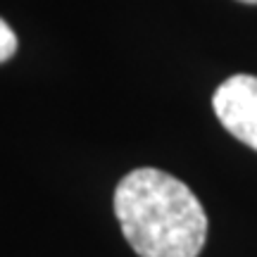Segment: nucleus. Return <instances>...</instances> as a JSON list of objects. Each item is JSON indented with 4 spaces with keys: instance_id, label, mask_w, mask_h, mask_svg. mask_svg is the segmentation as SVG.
<instances>
[{
    "instance_id": "obj_1",
    "label": "nucleus",
    "mask_w": 257,
    "mask_h": 257,
    "mask_svg": "<svg viewBox=\"0 0 257 257\" xmlns=\"http://www.w3.org/2000/svg\"><path fill=\"white\" fill-rule=\"evenodd\" d=\"M121 233L141 257H198L207 238V214L195 193L162 169L128 172L114 191Z\"/></svg>"
},
{
    "instance_id": "obj_4",
    "label": "nucleus",
    "mask_w": 257,
    "mask_h": 257,
    "mask_svg": "<svg viewBox=\"0 0 257 257\" xmlns=\"http://www.w3.org/2000/svg\"><path fill=\"white\" fill-rule=\"evenodd\" d=\"M238 3H248V5H257V0H238Z\"/></svg>"
},
{
    "instance_id": "obj_2",
    "label": "nucleus",
    "mask_w": 257,
    "mask_h": 257,
    "mask_svg": "<svg viewBox=\"0 0 257 257\" xmlns=\"http://www.w3.org/2000/svg\"><path fill=\"white\" fill-rule=\"evenodd\" d=\"M212 107L231 136L257 150V76H229L212 95Z\"/></svg>"
},
{
    "instance_id": "obj_3",
    "label": "nucleus",
    "mask_w": 257,
    "mask_h": 257,
    "mask_svg": "<svg viewBox=\"0 0 257 257\" xmlns=\"http://www.w3.org/2000/svg\"><path fill=\"white\" fill-rule=\"evenodd\" d=\"M17 34L12 31L5 19L0 17V62H8L10 57L17 53Z\"/></svg>"
}]
</instances>
